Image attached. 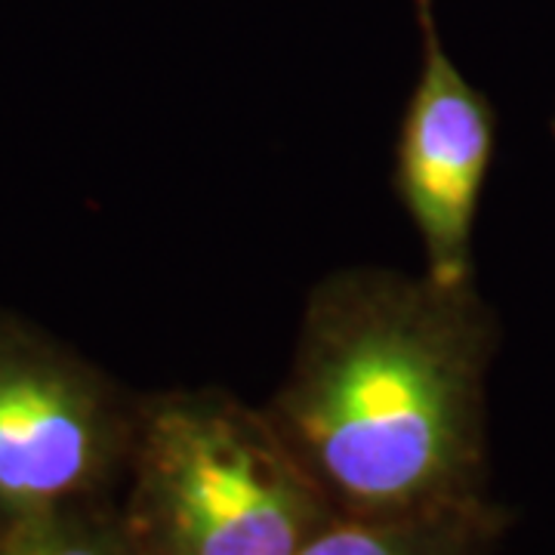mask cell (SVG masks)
<instances>
[{
    "label": "cell",
    "mask_w": 555,
    "mask_h": 555,
    "mask_svg": "<svg viewBox=\"0 0 555 555\" xmlns=\"http://www.w3.org/2000/svg\"><path fill=\"white\" fill-rule=\"evenodd\" d=\"M509 513L473 500L411 516H337L297 555H491Z\"/></svg>",
    "instance_id": "5"
},
{
    "label": "cell",
    "mask_w": 555,
    "mask_h": 555,
    "mask_svg": "<svg viewBox=\"0 0 555 555\" xmlns=\"http://www.w3.org/2000/svg\"><path fill=\"white\" fill-rule=\"evenodd\" d=\"M124 476L133 555H297L337 518L272 416L222 392L139 401Z\"/></svg>",
    "instance_id": "2"
},
{
    "label": "cell",
    "mask_w": 555,
    "mask_h": 555,
    "mask_svg": "<svg viewBox=\"0 0 555 555\" xmlns=\"http://www.w3.org/2000/svg\"><path fill=\"white\" fill-rule=\"evenodd\" d=\"M0 555H133L118 516L96 503L0 518Z\"/></svg>",
    "instance_id": "6"
},
{
    "label": "cell",
    "mask_w": 555,
    "mask_h": 555,
    "mask_svg": "<svg viewBox=\"0 0 555 555\" xmlns=\"http://www.w3.org/2000/svg\"><path fill=\"white\" fill-rule=\"evenodd\" d=\"M553 133H555V120H553Z\"/></svg>",
    "instance_id": "7"
},
{
    "label": "cell",
    "mask_w": 555,
    "mask_h": 555,
    "mask_svg": "<svg viewBox=\"0 0 555 555\" xmlns=\"http://www.w3.org/2000/svg\"><path fill=\"white\" fill-rule=\"evenodd\" d=\"M494 309L476 281L383 269L324 278L266 408L337 516H411L485 500Z\"/></svg>",
    "instance_id": "1"
},
{
    "label": "cell",
    "mask_w": 555,
    "mask_h": 555,
    "mask_svg": "<svg viewBox=\"0 0 555 555\" xmlns=\"http://www.w3.org/2000/svg\"><path fill=\"white\" fill-rule=\"evenodd\" d=\"M137 414L90 361L0 315V518L96 503L127 473Z\"/></svg>",
    "instance_id": "3"
},
{
    "label": "cell",
    "mask_w": 555,
    "mask_h": 555,
    "mask_svg": "<svg viewBox=\"0 0 555 555\" xmlns=\"http://www.w3.org/2000/svg\"><path fill=\"white\" fill-rule=\"evenodd\" d=\"M411 7L423 65L401 120L392 185L423 244L426 275L438 284H469L476 281L478 204L494 164L496 112L448 56L433 0H411Z\"/></svg>",
    "instance_id": "4"
}]
</instances>
